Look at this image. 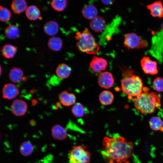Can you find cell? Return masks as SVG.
<instances>
[{
    "mask_svg": "<svg viewBox=\"0 0 163 163\" xmlns=\"http://www.w3.org/2000/svg\"><path fill=\"white\" fill-rule=\"evenodd\" d=\"M133 145L122 136L104 137L102 141V155L107 163H121L127 161L133 155Z\"/></svg>",
    "mask_w": 163,
    "mask_h": 163,
    "instance_id": "6da1fadb",
    "label": "cell"
},
{
    "mask_svg": "<svg viewBox=\"0 0 163 163\" xmlns=\"http://www.w3.org/2000/svg\"><path fill=\"white\" fill-rule=\"evenodd\" d=\"M136 109L143 114L154 113L161 106L160 97L156 93L143 91L133 100Z\"/></svg>",
    "mask_w": 163,
    "mask_h": 163,
    "instance_id": "7a4b0ae2",
    "label": "cell"
},
{
    "mask_svg": "<svg viewBox=\"0 0 163 163\" xmlns=\"http://www.w3.org/2000/svg\"><path fill=\"white\" fill-rule=\"evenodd\" d=\"M121 69H122L121 68ZM122 70L125 76L121 80L122 91L130 99L136 97L143 92V83L138 76L134 74L131 69L125 68Z\"/></svg>",
    "mask_w": 163,
    "mask_h": 163,
    "instance_id": "3957f363",
    "label": "cell"
},
{
    "mask_svg": "<svg viewBox=\"0 0 163 163\" xmlns=\"http://www.w3.org/2000/svg\"><path fill=\"white\" fill-rule=\"evenodd\" d=\"M75 38L76 46L81 51L89 54H95L99 51V46L88 29L76 32Z\"/></svg>",
    "mask_w": 163,
    "mask_h": 163,
    "instance_id": "277c9868",
    "label": "cell"
},
{
    "mask_svg": "<svg viewBox=\"0 0 163 163\" xmlns=\"http://www.w3.org/2000/svg\"><path fill=\"white\" fill-rule=\"evenodd\" d=\"M91 158V154L85 146H73L69 152L70 163H89Z\"/></svg>",
    "mask_w": 163,
    "mask_h": 163,
    "instance_id": "5b68a950",
    "label": "cell"
},
{
    "mask_svg": "<svg viewBox=\"0 0 163 163\" xmlns=\"http://www.w3.org/2000/svg\"><path fill=\"white\" fill-rule=\"evenodd\" d=\"M123 44L124 46L129 50L145 48L148 46V43L146 41L142 39L136 33H130L125 34Z\"/></svg>",
    "mask_w": 163,
    "mask_h": 163,
    "instance_id": "8992f818",
    "label": "cell"
},
{
    "mask_svg": "<svg viewBox=\"0 0 163 163\" xmlns=\"http://www.w3.org/2000/svg\"><path fill=\"white\" fill-rule=\"evenodd\" d=\"M140 64L145 74L154 75L158 73L157 62L151 60L149 57H143L141 60Z\"/></svg>",
    "mask_w": 163,
    "mask_h": 163,
    "instance_id": "52a82bcc",
    "label": "cell"
},
{
    "mask_svg": "<svg viewBox=\"0 0 163 163\" xmlns=\"http://www.w3.org/2000/svg\"><path fill=\"white\" fill-rule=\"evenodd\" d=\"M114 80L112 74L108 71H104L99 74L97 82L101 88L109 89L111 88L114 83Z\"/></svg>",
    "mask_w": 163,
    "mask_h": 163,
    "instance_id": "ba28073f",
    "label": "cell"
},
{
    "mask_svg": "<svg viewBox=\"0 0 163 163\" xmlns=\"http://www.w3.org/2000/svg\"><path fill=\"white\" fill-rule=\"evenodd\" d=\"M107 66V62L105 59L96 56H93L89 64V66L93 72L99 73L105 70Z\"/></svg>",
    "mask_w": 163,
    "mask_h": 163,
    "instance_id": "9c48e42d",
    "label": "cell"
},
{
    "mask_svg": "<svg viewBox=\"0 0 163 163\" xmlns=\"http://www.w3.org/2000/svg\"><path fill=\"white\" fill-rule=\"evenodd\" d=\"M27 103L20 99L14 100L10 107L12 113L16 116H21L24 115L27 111Z\"/></svg>",
    "mask_w": 163,
    "mask_h": 163,
    "instance_id": "30bf717a",
    "label": "cell"
},
{
    "mask_svg": "<svg viewBox=\"0 0 163 163\" xmlns=\"http://www.w3.org/2000/svg\"><path fill=\"white\" fill-rule=\"evenodd\" d=\"M18 87L11 83L5 85L2 88V93L4 98L11 100L16 97L19 94Z\"/></svg>",
    "mask_w": 163,
    "mask_h": 163,
    "instance_id": "8fae6325",
    "label": "cell"
},
{
    "mask_svg": "<svg viewBox=\"0 0 163 163\" xmlns=\"http://www.w3.org/2000/svg\"><path fill=\"white\" fill-rule=\"evenodd\" d=\"M153 17L161 18L163 17V4L160 1H156L146 6Z\"/></svg>",
    "mask_w": 163,
    "mask_h": 163,
    "instance_id": "7c38bea8",
    "label": "cell"
},
{
    "mask_svg": "<svg viewBox=\"0 0 163 163\" xmlns=\"http://www.w3.org/2000/svg\"><path fill=\"white\" fill-rule=\"evenodd\" d=\"M60 102L63 105L69 106L74 105L76 102V97L74 94L64 91L59 94Z\"/></svg>",
    "mask_w": 163,
    "mask_h": 163,
    "instance_id": "4fadbf2b",
    "label": "cell"
},
{
    "mask_svg": "<svg viewBox=\"0 0 163 163\" xmlns=\"http://www.w3.org/2000/svg\"><path fill=\"white\" fill-rule=\"evenodd\" d=\"M106 24V21L104 18L101 16H97L91 20L89 23V26L93 31L99 33L103 31Z\"/></svg>",
    "mask_w": 163,
    "mask_h": 163,
    "instance_id": "5bb4252c",
    "label": "cell"
},
{
    "mask_svg": "<svg viewBox=\"0 0 163 163\" xmlns=\"http://www.w3.org/2000/svg\"><path fill=\"white\" fill-rule=\"evenodd\" d=\"M51 133L53 138L56 140H63L68 136L67 133L65 128L59 124H56L52 127Z\"/></svg>",
    "mask_w": 163,
    "mask_h": 163,
    "instance_id": "9a60e30c",
    "label": "cell"
},
{
    "mask_svg": "<svg viewBox=\"0 0 163 163\" xmlns=\"http://www.w3.org/2000/svg\"><path fill=\"white\" fill-rule=\"evenodd\" d=\"M98 13L97 8L91 4L85 5L82 10L83 16L86 19L91 20L97 16Z\"/></svg>",
    "mask_w": 163,
    "mask_h": 163,
    "instance_id": "2e32d148",
    "label": "cell"
},
{
    "mask_svg": "<svg viewBox=\"0 0 163 163\" xmlns=\"http://www.w3.org/2000/svg\"><path fill=\"white\" fill-rule=\"evenodd\" d=\"M10 80L14 83H18L26 79L22 70L20 68L14 67L10 70L9 74Z\"/></svg>",
    "mask_w": 163,
    "mask_h": 163,
    "instance_id": "e0dca14e",
    "label": "cell"
},
{
    "mask_svg": "<svg viewBox=\"0 0 163 163\" xmlns=\"http://www.w3.org/2000/svg\"><path fill=\"white\" fill-rule=\"evenodd\" d=\"M72 69L67 64L62 63L59 64L56 70L57 75L62 79L68 78L70 75Z\"/></svg>",
    "mask_w": 163,
    "mask_h": 163,
    "instance_id": "ac0fdd59",
    "label": "cell"
},
{
    "mask_svg": "<svg viewBox=\"0 0 163 163\" xmlns=\"http://www.w3.org/2000/svg\"><path fill=\"white\" fill-rule=\"evenodd\" d=\"M11 6L14 13L16 14H20L25 11L27 7L25 0H14L12 2Z\"/></svg>",
    "mask_w": 163,
    "mask_h": 163,
    "instance_id": "d6986e66",
    "label": "cell"
},
{
    "mask_svg": "<svg viewBox=\"0 0 163 163\" xmlns=\"http://www.w3.org/2000/svg\"><path fill=\"white\" fill-rule=\"evenodd\" d=\"M59 26L58 23L53 21H50L46 22L43 27V30L47 35L53 36L58 32Z\"/></svg>",
    "mask_w": 163,
    "mask_h": 163,
    "instance_id": "ffe728a7",
    "label": "cell"
},
{
    "mask_svg": "<svg viewBox=\"0 0 163 163\" xmlns=\"http://www.w3.org/2000/svg\"><path fill=\"white\" fill-rule=\"evenodd\" d=\"M25 11L27 17L30 20L34 21L40 17V11L35 5L29 6L27 7Z\"/></svg>",
    "mask_w": 163,
    "mask_h": 163,
    "instance_id": "44dd1931",
    "label": "cell"
},
{
    "mask_svg": "<svg viewBox=\"0 0 163 163\" xmlns=\"http://www.w3.org/2000/svg\"><path fill=\"white\" fill-rule=\"evenodd\" d=\"M114 97L112 93L109 90H104L100 94L99 99L100 102L104 105L111 104L113 101Z\"/></svg>",
    "mask_w": 163,
    "mask_h": 163,
    "instance_id": "7402d4cb",
    "label": "cell"
},
{
    "mask_svg": "<svg viewBox=\"0 0 163 163\" xmlns=\"http://www.w3.org/2000/svg\"><path fill=\"white\" fill-rule=\"evenodd\" d=\"M63 45L62 40L58 37L53 36L50 37L48 42V46L51 50L58 51L61 50Z\"/></svg>",
    "mask_w": 163,
    "mask_h": 163,
    "instance_id": "603a6c76",
    "label": "cell"
},
{
    "mask_svg": "<svg viewBox=\"0 0 163 163\" xmlns=\"http://www.w3.org/2000/svg\"><path fill=\"white\" fill-rule=\"evenodd\" d=\"M17 50L16 46L10 44H6L2 47L1 52L4 57L11 59L14 56Z\"/></svg>",
    "mask_w": 163,
    "mask_h": 163,
    "instance_id": "cb8c5ba5",
    "label": "cell"
},
{
    "mask_svg": "<svg viewBox=\"0 0 163 163\" xmlns=\"http://www.w3.org/2000/svg\"><path fill=\"white\" fill-rule=\"evenodd\" d=\"M149 124L150 128L154 131L163 132V122L159 117L153 116L150 119Z\"/></svg>",
    "mask_w": 163,
    "mask_h": 163,
    "instance_id": "d4e9b609",
    "label": "cell"
},
{
    "mask_svg": "<svg viewBox=\"0 0 163 163\" xmlns=\"http://www.w3.org/2000/svg\"><path fill=\"white\" fill-rule=\"evenodd\" d=\"M5 35L8 39H14L18 38L19 35V30L18 27L14 25L8 26L5 31Z\"/></svg>",
    "mask_w": 163,
    "mask_h": 163,
    "instance_id": "484cf974",
    "label": "cell"
},
{
    "mask_svg": "<svg viewBox=\"0 0 163 163\" xmlns=\"http://www.w3.org/2000/svg\"><path fill=\"white\" fill-rule=\"evenodd\" d=\"M34 146L29 141H25L23 142L19 147V151L21 154L24 156H28L33 152Z\"/></svg>",
    "mask_w": 163,
    "mask_h": 163,
    "instance_id": "4316f807",
    "label": "cell"
},
{
    "mask_svg": "<svg viewBox=\"0 0 163 163\" xmlns=\"http://www.w3.org/2000/svg\"><path fill=\"white\" fill-rule=\"evenodd\" d=\"M71 111L76 117H81L85 115L86 110L85 107L82 104L80 103H77L73 105Z\"/></svg>",
    "mask_w": 163,
    "mask_h": 163,
    "instance_id": "83f0119b",
    "label": "cell"
},
{
    "mask_svg": "<svg viewBox=\"0 0 163 163\" xmlns=\"http://www.w3.org/2000/svg\"><path fill=\"white\" fill-rule=\"evenodd\" d=\"M67 5V2L66 0H53L51 2L52 8L55 10L59 11L64 10Z\"/></svg>",
    "mask_w": 163,
    "mask_h": 163,
    "instance_id": "f1b7e54d",
    "label": "cell"
},
{
    "mask_svg": "<svg viewBox=\"0 0 163 163\" xmlns=\"http://www.w3.org/2000/svg\"><path fill=\"white\" fill-rule=\"evenodd\" d=\"M11 14L10 11L7 8L0 6V20L2 22H6L9 21L11 17Z\"/></svg>",
    "mask_w": 163,
    "mask_h": 163,
    "instance_id": "f546056e",
    "label": "cell"
},
{
    "mask_svg": "<svg viewBox=\"0 0 163 163\" xmlns=\"http://www.w3.org/2000/svg\"><path fill=\"white\" fill-rule=\"evenodd\" d=\"M153 89L157 92L163 91V78L157 77L153 80L152 85Z\"/></svg>",
    "mask_w": 163,
    "mask_h": 163,
    "instance_id": "4dcf8cb0",
    "label": "cell"
},
{
    "mask_svg": "<svg viewBox=\"0 0 163 163\" xmlns=\"http://www.w3.org/2000/svg\"><path fill=\"white\" fill-rule=\"evenodd\" d=\"M101 2L105 5H111L113 2V0H102Z\"/></svg>",
    "mask_w": 163,
    "mask_h": 163,
    "instance_id": "1f68e13d",
    "label": "cell"
},
{
    "mask_svg": "<svg viewBox=\"0 0 163 163\" xmlns=\"http://www.w3.org/2000/svg\"><path fill=\"white\" fill-rule=\"evenodd\" d=\"M161 28L162 30L163 31V22L161 24Z\"/></svg>",
    "mask_w": 163,
    "mask_h": 163,
    "instance_id": "d6a6232c",
    "label": "cell"
},
{
    "mask_svg": "<svg viewBox=\"0 0 163 163\" xmlns=\"http://www.w3.org/2000/svg\"><path fill=\"white\" fill-rule=\"evenodd\" d=\"M125 163H129V161H126Z\"/></svg>",
    "mask_w": 163,
    "mask_h": 163,
    "instance_id": "836d02e7",
    "label": "cell"
}]
</instances>
